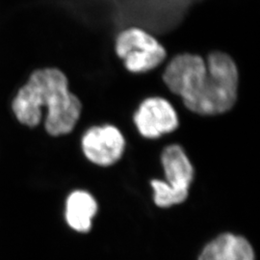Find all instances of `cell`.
<instances>
[{"mask_svg": "<svg viewBox=\"0 0 260 260\" xmlns=\"http://www.w3.org/2000/svg\"><path fill=\"white\" fill-rule=\"evenodd\" d=\"M96 212L98 204L90 193L78 190L69 196L66 204V220L75 232L88 233L92 229Z\"/></svg>", "mask_w": 260, "mask_h": 260, "instance_id": "obj_8", "label": "cell"}, {"mask_svg": "<svg viewBox=\"0 0 260 260\" xmlns=\"http://www.w3.org/2000/svg\"><path fill=\"white\" fill-rule=\"evenodd\" d=\"M151 187L154 191V203L159 207H170L180 205L185 202L189 193L178 191L171 187L166 181L154 179L151 181Z\"/></svg>", "mask_w": 260, "mask_h": 260, "instance_id": "obj_9", "label": "cell"}, {"mask_svg": "<svg viewBox=\"0 0 260 260\" xmlns=\"http://www.w3.org/2000/svg\"><path fill=\"white\" fill-rule=\"evenodd\" d=\"M81 146L89 161L98 166L108 167L121 159L125 140L116 126L105 124L87 130L82 136Z\"/></svg>", "mask_w": 260, "mask_h": 260, "instance_id": "obj_4", "label": "cell"}, {"mask_svg": "<svg viewBox=\"0 0 260 260\" xmlns=\"http://www.w3.org/2000/svg\"><path fill=\"white\" fill-rule=\"evenodd\" d=\"M170 91L181 98L186 108L196 114L214 116L230 111L238 93L239 74L233 58L215 51L203 57L179 54L163 73Z\"/></svg>", "mask_w": 260, "mask_h": 260, "instance_id": "obj_1", "label": "cell"}, {"mask_svg": "<svg viewBox=\"0 0 260 260\" xmlns=\"http://www.w3.org/2000/svg\"><path fill=\"white\" fill-rule=\"evenodd\" d=\"M47 108L45 129L50 136L71 133L80 118L82 104L69 88L65 74L56 68L38 69L14 94L11 109L16 121L36 127Z\"/></svg>", "mask_w": 260, "mask_h": 260, "instance_id": "obj_2", "label": "cell"}, {"mask_svg": "<svg viewBox=\"0 0 260 260\" xmlns=\"http://www.w3.org/2000/svg\"><path fill=\"white\" fill-rule=\"evenodd\" d=\"M140 134L149 139L174 132L178 127L176 109L163 98H149L140 104L133 118Z\"/></svg>", "mask_w": 260, "mask_h": 260, "instance_id": "obj_5", "label": "cell"}, {"mask_svg": "<svg viewBox=\"0 0 260 260\" xmlns=\"http://www.w3.org/2000/svg\"><path fill=\"white\" fill-rule=\"evenodd\" d=\"M161 162L168 184L178 191L189 193L194 168L183 149L178 145L169 146L162 151Z\"/></svg>", "mask_w": 260, "mask_h": 260, "instance_id": "obj_7", "label": "cell"}, {"mask_svg": "<svg viewBox=\"0 0 260 260\" xmlns=\"http://www.w3.org/2000/svg\"><path fill=\"white\" fill-rule=\"evenodd\" d=\"M199 260H255L251 243L233 233H223L209 242Z\"/></svg>", "mask_w": 260, "mask_h": 260, "instance_id": "obj_6", "label": "cell"}, {"mask_svg": "<svg viewBox=\"0 0 260 260\" xmlns=\"http://www.w3.org/2000/svg\"><path fill=\"white\" fill-rule=\"evenodd\" d=\"M115 50L127 71L144 74L157 68L166 59L164 47L147 31L131 27L121 31L116 39Z\"/></svg>", "mask_w": 260, "mask_h": 260, "instance_id": "obj_3", "label": "cell"}]
</instances>
